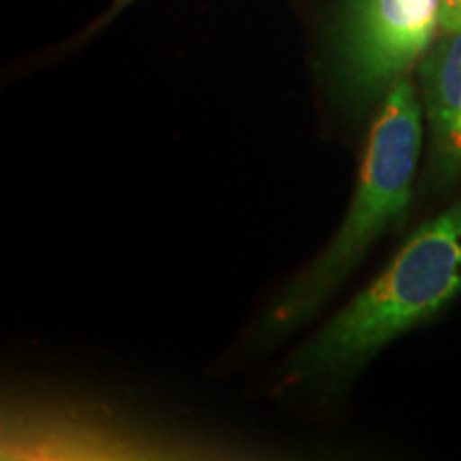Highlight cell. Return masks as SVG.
<instances>
[{"label":"cell","mask_w":461,"mask_h":461,"mask_svg":"<svg viewBox=\"0 0 461 461\" xmlns=\"http://www.w3.org/2000/svg\"><path fill=\"white\" fill-rule=\"evenodd\" d=\"M131 3H135V0H118V5H115V9H124L126 5H131Z\"/></svg>","instance_id":"6"},{"label":"cell","mask_w":461,"mask_h":461,"mask_svg":"<svg viewBox=\"0 0 461 461\" xmlns=\"http://www.w3.org/2000/svg\"><path fill=\"white\" fill-rule=\"evenodd\" d=\"M420 113L414 84L397 79L372 124L348 214L330 246L282 293L267 319L269 333H285L312 319L374 241L406 216L423 141Z\"/></svg>","instance_id":"2"},{"label":"cell","mask_w":461,"mask_h":461,"mask_svg":"<svg viewBox=\"0 0 461 461\" xmlns=\"http://www.w3.org/2000/svg\"><path fill=\"white\" fill-rule=\"evenodd\" d=\"M440 9L442 0H350L339 41L348 84L374 96L406 77L434 43Z\"/></svg>","instance_id":"3"},{"label":"cell","mask_w":461,"mask_h":461,"mask_svg":"<svg viewBox=\"0 0 461 461\" xmlns=\"http://www.w3.org/2000/svg\"><path fill=\"white\" fill-rule=\"evenodd\" d=\"M461 293V203L431 218L363 288L303 346L297 376H327L359 366L384 344L431 319Z\"/></svg>","instance_id":"1"},{"label":"cell","mask_w":461,"mask_h":461,"mask_svg":"<svg viewBox=\"0 0 461 461\" xmlns=\"http://www.w3.org/2000/svg\"><path fill=\"white\" fill-rule=\"evenodd\" d=\"M420 88L434 146L461 158V28L442 32L420 62Z\"/></svg>","instance_id":"4"},{"label":"cell","mask_w":461,"mask_h":461,"mask_svg":"<svg viewBox=\"0 0 461 461\" xmlns=\"http://www.w3.org/2000/svg\"><path fill=\"white\" fill-rule=\"evenodd\" d=\"M461 28V0H442L440 9V31H455Z\"/></svg>","instance_id":"5"}]
</instances>
